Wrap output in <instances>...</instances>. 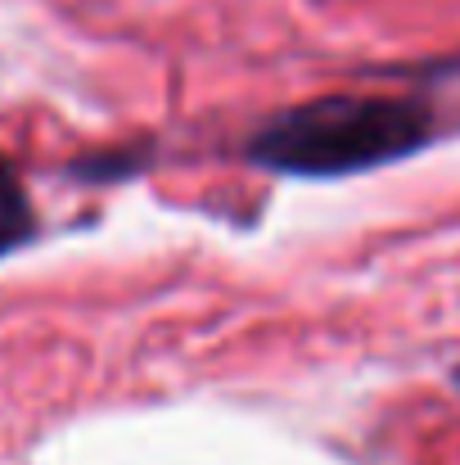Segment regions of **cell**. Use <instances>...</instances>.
<instances>
[{
  "label": "cell",
  "instance_id": "1",
  "mask_svg": "<svg viewBox=\"0 0 460 465\" xmlns=\"http://www.w3.org/2000/svg\"><path fill=\"white\" fill-rule=\"evenodd\" d=\"M434 132V109L411 95H316L276 114L253 141L249 163L280 176H357L416 154Z\"/></svg>",
  "mask_w": 460,
  "mask_h": 465
},
{
  "label": "cell",
  "instance_id": "2",
  "mask_svg": "<svg viewBox=\"0 0 460 465\" xmlns=\"http://www.w3.org/2000/svg\"><path fill=\"white\" fill-rule=\"evenodd\" d=\"M32 226H36V222H32V203H27V194H23L14 167L0 158V253L27 244Z\"/></svg>",
  "mask_w": 460,
  "mask_h": 465
}]
</instances>
